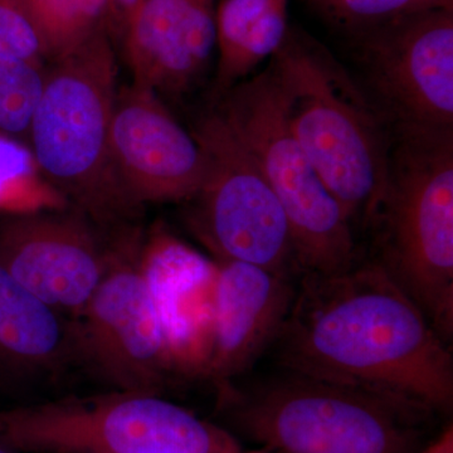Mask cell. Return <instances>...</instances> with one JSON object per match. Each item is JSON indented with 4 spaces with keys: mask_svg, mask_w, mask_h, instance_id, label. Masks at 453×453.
Instances as JSON below:
<instances>
[{
    "mask_svg": "<svg viewBox=\"0 0 453 453\" xmlns=\"http://www.w3.org/2000/svg\"><path fill=\"white\" fill-rule=\"evenodd\" d=\"M0 453H17L13 449H8V447L0 445Z\"/></svg>",
    "mask_w": 453,
    "mask_h": 453,
    "instance_id": "obj_25",
    "label": "cell"
},
{
    "mask_svg": "<svg viewBox=\"0 0 453 453\" xmlns=\"http://www.w3.org/2000/svg\"><path fill=\"white\" fill-rule=\"evenodd\" d=\"M192 134L205 163L189 219L199 240L219 261L292 277L297 268L290 226L255 157L219 111Z\"/></svg>",
    "mask_w": 453,
    "mask_h": 453,
    "instance_id": "obj_8",
    "label": "cell"
},
{
    "mask_svg": "<svg viewBox=\"0 0 453 453\" xmlns=\"http://www.w3.org/2000/svg\"><path fill=\"white\" fill-rule=\"evenodd\" d=\"M283 116L351 225L372 222L388 178L389 148L380 118L323 44L297 28L271 58Z\"/></svg>",
    "mask_w": 453,
    "mask_h": 453,
    "instance_id": "obj_2",
    "label": "cell"
},
{
    "mask_svg": "<svg viewBox=\"0 0 453 453\" xmlns=\"http://www.w3.org/2000/svg\"><path fill=\"white\" fill-rule=\"evenodd\" d=\"M138 0H111V18H110V35H124L127 22Z\"/></svg>",
    "mask_w": 453,
    "mask_h": 453,
    "instance_id": "obj_23",
    "label": "cell"
},
{
    "mask_svg": "<svg viewBox=\"0 0 453 453\" xmlns=\"http://www.w3.org/2000/svg\"><path fill=\"white\" fill-rule=\"evenodd\" d=\"M31 3L49 38L52 61L79 49L100 33H110L111 0H31Z\"/></svg>",
    "mask_w": 453,
    "mask_h": 453,
    "instance_id": "obj_18",
    "label": "cell"
},
{
    "mask_svg": "<svg viewBox=\"0 0 453 453\" xmlns=\"http://www.w3.org/2000/svg\"><path fill=\"white\" fill-rule=\"evenodd\" d=\"M419 453H453V428L447 427Z\"/></svg>",
    "mask_w": 453,
    "mask_h": 453,
    "instance_id": "obj_24",
    "label": "cell"
},
{
    "mask_svg": "<svg viewBox=\"0 0 453 453\" xmlns=\"http://www.w3.org/2000/svg\"><path fill=\"white\" fill-rule=\"evenodd\" d=\"M244 453H249V451H246V452H244Z\"/></svg>",
    "mask_w": 453,
    "mask_h": 453,
    "instance_id": "obj_27",
    "label": "cell"
},
{
    "mask_svg": "<svg viewBox=\"0 0 453 453\" xmlns=\"http://www.w3.org/2000/svg\"><path fill=\"white\" fill-rule=\"evenodd\" d=\"M327 17L357 31L423 12L453 11V0H315Z\"/></svg>",
    "mask_w": 453,
    "mask_h": 453,
    "instance_id": "obj_22",
    "label": "cell"
},
{
    "mask_svg": "<svg viewBox=\"0 0 453 453\" xmlns=\"http://www.w3.org/2000/svg\"><path fill=\"white\" fill-rule=\"evenodd\" d=\"M74 321L50 308L0 262V369L53 377L77 362Z\"/></svg>",
    "mask_w": 453,
    "mask_h": 453,
    "instance_id": "obj_16",
    "label": "cell"
},
{
    "mask_svg": "<svg viewBox=\"0 0 453 453\" xmlns=\"http://www.w3.org/2000/svg\"><path fill=\"white\" fill-rule=\"evenodd\" d=\"M41 193L58 195L42 177L28 146L0 134V211H35L27 199Z\"/></svg>",
    "mask_w": 453,
    "mask_h": 453,
    "instance_id": "obj_20",
    "label": "cell"
},
{
    "mask_svg": "<svg viewBox=\"0 0 453 453\" xmlns=\"http://www.w3.org/2000/svg\"><path fill=\"white\" fill-rule=\"evenodd\" d=\"M116 73L109 32L53 59L28 138L44 180L100 226L127 222L142 211L122 188L110 154Z\"/></svg>",
    "mask_w": 453,
    "mask_h": 453,
    "instance_id": "obj_3",
    "label": "cell"
},
{
    "mask_svg": "<svg viewBox=\"0 0 453 453\" xmlns=\"http://www.w3.org/2000/svg\"><path fill=\"white\" fill-rule=\"evenodd\" d=\"M362 32L372 104L393 133L453 130V11L423 12Z\"/></svg>",
    "mask_w": 453,
    "mask_h": 453,
    "instance_id": "obj_9",
    "label": "cell"
},
{
    "mask_svg": "<svg viewBox=\"0 0 453 453\" xmlns=\"http://www.w3.org/2000/svg\"><path fill=\"white\" fill-rule=\"evenodd\" d=\"M95 223L64 208L0 219V262L14 279L65 318L76 320L109 266Z\"/></svg>",
    "mask_w": 453,
    "mask_h": 453,
    "instance_id": "obj_11",
    "label": "cell"
},
{
    "mask_svg": "<svg viewBox=\"0 0 453 453\" xmlns=\"http://www.w3.org/2000/svg\"><path fill=\"white\" fill-rule=\"evenodd\" d=\"M214 0H138L125 28L134 81L180 94L204 73L216 50Z\"/></svg>",
    "mask_w": 453,
    "mask_h": 453,
    "instance_id": "obj_14",
    "label": "cell"
},
{
    "mask_svg": "<svg viewBox=\"0 0 453 453\" xmlns=\"http://www.w3.org/2000/svg\"><path fill=\"white\" fill-rule=\"evenodd\" d=\"M127 251L110 253L105 276L74 320L77 357L116 390L159 395L174 365L142 259Z\"/></svg>",
    "mask_w": 453,
    "mask_h": 453,
    "instance_id": "obj_10",
    "label": "cell"
},
{
    "mask_svg": "<svg viewBox=\"0 0 453 453\" xmlns=\"http://www.w3.org/2000/svg\"><path fill=\"white\" fill-rule=\"evenodd\" d=\"M142 266L174 369L204 372L213 333L217 265L180 241L159 235L146 249Z\"/></svg>",
    "mask_w": 453,
    "mask_h": 453,
    "instance_id": "obj_15",
    "label": "cell"
},
{
    "mask_svg": "<svg viewBox=\"0 0 453 453\" xmlns=\"http://www.w3.org/2000/svg\"><path fill=\"white\" fill-rule=\"evenodd\" d=\"M296 282L243 262L217 264L213 333L204 372L217 389L234 383L273 347L294 303Z\"/></svg>",
    "mask_w": 453,
    "mask_h": 453,
    "instance_id": "obj_13",
    "label": "cell"
},
{
    "mask_svg": "<svg viewBox=\"0 0 453 453\" xmlns=\"http://www.w3.org/2000/svg\"><path fill=\"white\" fill-rule=\"evenodd\" d=\"M388 178L372 223L383 270L453 335V130L396 131Z\"/></svg>",
    "mask_w": 453,
    "mask_h": 453,
    "instance_id": "obj_5",
    "label": "cell"
},
{
    "mask_svg": "<svg viewBox=\"0 0 453 453\" xmlns=\"http://www.w3.org/2000/svg\"><path fill=\"white\" fill-rule=\"evenodd\" d=\"M17 453H244L228 429L150 393L65 398L0 411Z\"/></svg>",
    "mask_w": 453,
    "mask_h": 453,
    "instance_id": "obj_6",
    "label": "cell"
},
{
    "mask_svg": "<svg viewBox=\"0 0 453 453\" xmlns=\"http://www.w3.org/2000/svg\"><path fill=\"white\" fill-rule=\"evenodd\" d=\"M229 425L273 453H419L434 412L350 387L283 372L219 389Z\"/></svg>",
    "mask_w": 453,
    "mask_h": 453,
    "instance_id": "obj_4",
    "label": "cell"
},
{
    "mask_svg": "<svg viewBox=\"0 0 453 453\" xmlns=\"http://www.w3.org/2000/svg\"><path fill=\"white\" fill-rule=\"evenodd\" d=\"M47 65L0 57V134L28 146L33 116L43 91Z\"/></svg>",
    "mask_w": 453,
    "mask_h": 453,
    "instance_id": "obj_19",
    "label": "cell"
},
{
    "mask_svg": "<svg viewBox=\"0 0 453 453\" xmlns=\"http://www.w3.org/2000/svg\"><path fill=\"white\" fill-rule=\"evenodd\" d=\"M109 142L116 175L138 207L192 201L201 189V148L154 89L133 82L116 91Z\"/></svg>",
    "mask_w": 453,
    "mask_h": 453,
    "instance_id": "obj_12",
    "label": "cell"
},
{
    "mask_svg": "<svg viewBox=\"0 0 453 453\" xmlns=\"http://www.w3.org/2000/svg\"><path fill=\"white\" fill-rule=\"evenodd\" d=\"M217 111L279 199L300 275H329L353 266L357 256L350 220L292 135L270 70L229 89Z\"/></svg>",
    "mask_w": 453,
    "mask_h": 453,
    "instance_id": "obj_7",
    "label": "cell"
},
{
    "mask_svg": "<svg viewBox=\"0 0 453 453\" xmlns=\"http://www.w3.org/2000/svg\"><path fill=\"white\" fill-rule=\"evenodd\" d=\"M249 453H273V452L264 451V449H255V451H249Z\"/></svg>",
    "mask_w": 453,
    "mask_h": 453,
    "instance_id": "obj_26",
    "label": "cell"
},
{
    "mask_svg": "<svg viewBox=\"0 0 453 453\" xmlns=\"http://www.w3.org/2000/svg\"><path fill=\"white\" fill-rule=\"evenodd\" d=\"M273 349L283 372L434 413L452 407L449 342L377 261L303 273Z\"/></svg>",
    "mask_w": 453,
    "mask_h": 453,
    "instance_id": "obj_1",
    "label": "cell"
},
{
    "mask_svg": "<svg viewBox=\"0 0 453 453\" xmlns=\"http://www.w3.org/2000/svg\"><path fill=\"white\" fill-rule=\"evenodd\" d=\"M0 57L47 65L49 38L31 0H0Z\"/></svg>",
    "mask_w": 453,
    "mask_h": 453,
    "instance_id": "obj_21",
    "label": "cell"
},
{
    "mask_svg": "<svg viewBox=\"0 0 453 453\" xmlns=\"http://www.w3.org/2000/svg\"><path fill=\"white\" fill-rule=\"evenodd\" d=\"M291 0H220L216 9L217 91L225 95L273 58L286 40Z\"/></svg>",
    "mask_w": 453,
    "mask_h": 453,
    "instance_id": "obj_17",
    "label": "cell"
}]
</instances>
